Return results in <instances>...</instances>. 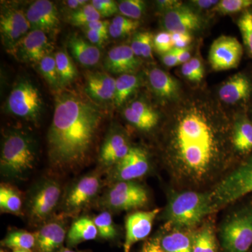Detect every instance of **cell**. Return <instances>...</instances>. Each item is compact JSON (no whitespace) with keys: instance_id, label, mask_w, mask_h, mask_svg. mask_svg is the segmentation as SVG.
Returning <instances> with one entry per match:
<instances>
[{"instance_id":"cell-2","label":"cell","mask_w":252,"mask_h":252,"mask_svg":"<svg viewBox=\"0 0 252 252\" xmlns=\"http://www.w3.org/2000/svg\"><path fill=\"white\" fill-rule=\"evenodd\" d=\"M177 144L181 158L195 173L206 171L211 161L213 137L207 123L195 114L183 118L177 129Z\"/></svg>"},{"instance_id":"cell-39","label":"cell","mask_w":252,"mask_h":252,"mask_svg":"<svg viewBox=\"0 0 252 252\" xmlns=\"http://www.w3.org/2000/svg\"><path fill=\"white\" fill-rule=\"evenodd\" d=\"M94 221L98 235L104 239H113L117 235V229L113 223L112 215L108 212H103L94 219Z\"/></svg>"},{"instance_id":"cell-13","label":"cell","mask_w":252,"mask_h":252,"mask_svg":"<svg viewBox=\"0 0 252 252\" xmlns=\"http://www.w3.org/2000/svg\"><path fill=\"white\" fill-rule=\"evenodd\" d=\"M100 179L96 174L84 176L68 190L63 207L67 213H76L92 201L100 189Z\"/></svg>"},{"instance_id":"cell-34","label":"cell","mask_w":252,"mask_h":252,"mask_svg":"<svg viewBox=\"0 0 252 252\" xmlns=\"http://www.w3.org/2000/svg\"><path fill=\"white\" fill-rule=\"evenodd\" d=\"M154 35L149 32H138L132 38L131 49L137 57L144 59L152 58L154 47Z\"/></svg>"},{"instance_id":"cell-58","label":"cell","mask_w":252,"mask_h":252,"mask_svg":"<svg viewBox=\"0 0 252 252\" xmlns=\"http://www.w3.org/2000/svg\"><path fill=\"white\" fill-rule=\"evenodd\" d=\"M1 252H4V251H3L2 250H1Z\"/></svg>"},{"instance_id":"cell-19","label":"cell","mask_w":252,"mask_h":252,"mask_svg":"<svg viewBox=\"0 0 252 252\" xmlns=\"http://www.w3.org/2000/svg\"><path fill=\"white\" fill-rule=\"evenodd\" d=\"M115 89V79L106 73H90L86 75V93L94 100H114Z\"/></svg>"},{"instance_id":"cell-4","label":"cell","mask_w":252,"mask_h":252,"mask_svg":"<svg viewBox=\"0 0 252 252\" xmlns=\"http://www.w3.org/2000/svg\"><path fill=\"white\" fill-rule=\"evenodd\" d=\"M214 211L210 194L187 191L176 195L169 204L167 219L172 225L192 227Z\"/></svg>"},{"instance_id":"cell-44","label":"cell","mask_w":252,"mask_h":252,"mask_svg":"<svg viewBox=\"0 0 252 252\" xmlns=\"http://www.w3.org/2000/svg\"><path fill=\"white\" fill-rule=\"evenodd\" d=\"M174 48L183 49L188 48L193 38L189 33H171Z\"/></svg>"},{"instance_id":"cell-21","label":"cell","mask_w":252,"mask_h":252,"mask_svg":"<svg viewBox=\"0 0 252 252\" xmlns=\"http://www.w3.org/2000/svg\"><path fill=\"white\" fill-rule=\"evenodd\" d=\"M251 81L243 74H237L225 81L219 91L220 99L227 104H235L250 97Z\"/></svg>"},{"instance_id":"cell-26","label":"cell","mask_w":252,"mask_h":252,"mask_svg":"<svg viewBox=\"0 0 252 252\" xmlns=\"http://www.w3.org/2000/svg\"><path fill=\"white\" fill-rule=\"evenodd\" d=\"M98 235L94 220L89 217H81L72 223L68 232L67 242L70 245L94 240Z\"/></svg>"},{"instance_id":"cell-49","label":"cell","mask_w":252,"mask_h":252,"mask_svg":"<svg viewBox=\"0 0 252 252\" xmlns=\"http://www.w3.org/2000/svg\"><path fill=\"white\" fill-rule=\"evenodd\" d=\"M189 63L193 72L198 78L199 82H200L204 77V68L201 61L198 58H193L189 61Z\"/></svg>"},{"instance_id":"cell-47","label":"cell","mask_w":252,"mask_h":252,"mask_svg":"<svg viewBox=\"0 0 252 252\" xmlns=\"http://www.w3.org/2000/svg\"><path fill=\"white\" fill-rule=\"evenodd\" d=\"M109 26H110V23L109 21L99 20V21H94V22L86 25V26H84V29L94 30V31L99 32L105 35L109 36Z\"/></svg>"},{"instance_id":"cell-48","label":"cell","mask_w":252,"mask_h":252,"mask_svg":"<svg viewBox=\"0 0 252 252\" xmlns=\"http://www.w3.org/2000/svg\"><path fill=\"white\" fill-rule=\"evenodd\" d=\"M141 252H165L160 245V240L153 239L146 242Z\"/></svg>"},{"instance_id":"cell-18","label":"cell","mask_w":252,"mask_h":252,"mask_svg":"<svg viewBox=\"0 0 252 252\" xmlns=\"http://www.w3.org/2000/svg\"><path fill=\"white\" fill-rule=\"evenodd\" d=\"M140 65V61L130 46H115L109 51L104 61V66L114 74H132Z\"/></svg>"},{"instance_id":"cell-45","label":"cell","mask_w":252,"mask_h":252,"mask_svg":"<svg viewBox=\"0 0 252 252\" xmlns=\"http://www.w3.org/2000/svg\"><path fill=\"white\" fill-rule=\"evenodd\" d=\"M86 36L91 44L97 46H102L108 39V36L94 30L84 29Z\"/></svg>"},{"instance_id":"cell-15","label":"cell","mask_w":252,"mask_h":252,"mask_svg":"<svg viewBox=\"0 0 252 252\" xmlns=\"http://www.w3.org/2000/svg\"><path fill=\"white\" fill-rule=\"evenodd\" d=\"M147 154L139 147H130L128 153L116 164L113 178L118 182H128L140 178L149 170Z\"/></svg>"},{"instance_id":"cell-53","label":"cell","mask_w":252,"mask_h":252,"mask_svg":"<svg viewBox=\"0 0 252 252\" xmlns=\"http://www.w3.org/2000/svg\"><path fill=\"white\" fill-rule=\"evenodd\" d=\"M219 1L216 0H195V1H192L193 4L196 5L198 8H201V9H208V8L212 7L218 4Z\"/></svg>"},{"instance_id":"cell-30","label":"cell","mask_w":252,"mask_h":252,"mask_svg":"<svg viewBox=\"0 0 252 252\" xmlns=\"http://www.w3.org/2000/svg\"><path fill=\"white\" fill-rule=\"evenodd\" d=\"M56 68L61 87L69 85L77 77V71L72 60L64 51L55 54Z\"/></svg>"},{"instance_id":"cell-3","label":"cell","mask_w":252,"mask_h":252,"mask_svg":"<svg viewBox=\"0 0 252 252\" xmlns=\"http://www.w3.org/2000/svg\"><path fill=\"white\" fill-rule=\"evenodd\" d=\"M35 144L27 134L12 131L4 139L0 166L4 176L20 178L31 171L36 160Z\"/></svg>"},{"instance_id":"cell-55","label":"cell","mask_w":252,"mask_h":252,"mask_svg":"<svg viewBox=\"0 0 252 252\" xmlns=\"http://www.w3.org/2000/svg\"><path fill=\"white\" fill-rule=\"evenodd\" d=\"M60 252H78L75 251H73V250H69V249H63V250H61Z\"/></svg>"},{"instance_id":"cell-27","label":"cell","mask_w":252,"mask_h":252,"mask_svg":"<svg viewBox=\"0 0 252 252\" xmlns=\"http://www.w3.org/2000/svg\"><path fill=\"white\" fill-rule=\"evenodd\" d=\"M140 78L132 74H122L116 79L114 104L122 106L140 86Z\"/></svg>"},{"instance_id":"cell-11","label":"cell","mask_w":252,"mask_h":252,"mask_svg":"<svg viewBox=\"0 0 252 252\" xmlns=\"http://www.w3.org/2000/svg\"><path fill=\"white\" fill-rule=\"evenodd\" d=\"M31 29V25L22 10L14 6L1 7L0 14L1 41L10 53Z\"/></svg>"},{"instance_id":"cell-5","label":"cell","mask_w":252,"mask_h":252,"mask_svg":"<svg viewBox=\"0 0 252 252\" xmlns=\"http://www.w3.org/2000/svg\"><path fill=\"white\" fill-rule=\"evenodd\" d=\"M252 193V155L217 185L210 194L214 211Z\"/></svg>"},{"instance_id":"cell-23","label":"cell","mask_w":252,"mask_h":252,"mask_svg":"<svg viewBox=\"0 0 252 252\" xmlns=\"http://www.w3.org/2000/svg\"><path fill=\"white\" fill-rule=\"evenodd\" d=\"M130 149L125 136L113 132L104 140L101 148L99 160L104 165H116L127 155Z\"/></svg>"},{"instance_id":"cell-41","label":"cell","mask_w":252,"mask_h":252,"mask_svg":"<svg viewBox=\"0 0 252 252\" xmlns=\"http://www.w3.org/2000/svg\"><path fill=\"white\" fill-rule=\"evenodd\" d=\"M238 26L244 44L252 56V11H245L239 18Z\"/></svg>"},{"instance_id":"cell-29","label":"cell","mask_w":252,"mask_h":252,"mask_svg":"<svg viewBox=\"0 0 252 252\" xmlns=\"http://www.w3.org/2000/svg\"><path fill=\"white\" fill-rule=\"evenodd\" d=\"M233 145L238 152L248 154L252 151V124L247 119L237 123L233 136Z\"/></svg>"},{"instance_id":"cell-22","label":"cell","mask_w":252,"mask_h":252,"mask_svg":"<svg viewBox=\"0 0 252 252\" xmlns=\"http://www.w3.org/2000/svg\"><path fill=\"white\" fill-rule=\"evenodd\" d=\"M65 235V228L62 223H46L35 235V245L39 252H55L62 246Z\"/></svg>"},{"instance_id":"cell-9","label":"cell","mask_w":252,"mask_h":252,"mask_svg":"<svg viewBox=\"0 0 252 252\" xmlns=\"http://www.w3.org/2000/svg\"><path fill=\"white\" fill-rule=\"evenodd\" d=\"M61 195V187L54 180L41 182L32 192L28 202V211L32 220L41 221L52 213Z\"/></svg>"},{"instance_id":"cell-12","label":"cell","mask_w":252,"mask_h":252,"mask_svg":"<svg viewBox=\"0 0 252 252\" xmlns=\"http://www.w3.org/2000/svg\"><path fill=\"white\" fill-rule=\"evenodd\" d=\"M52 49V44L46 33L38 30H31L11 53L23 62L39 63L50 55Z\"/></svg>"},{"instance_id":"cell-31","label":"cell","mask_w":252,"mask_h":252,"mask_svg":"<svg viewBox=\"0 0 252 252\" xmlns=\"http://www.w3.org/2000/svg\"><path fill=\"white\" fill-rule=\"evenodd\" d=\"M192 252H218L216 238L211 225H204L194 235Z\"/></svg>"},{"instance_id":"cell-56","label":"cell","mask_w":252,"mask_h":252,"mask_svg":"<svg viewBox=\"0 0 252 252\" xmlns=\"http://www.w3.org/2000/svg\"><path fill=\"white\" fill-rule=\"evenodd\" d=\"M14 252H31L30 250H14Z\"/></svg>"},{"instance_id":"cell-43","label":"cell","mask_w":252,"mask_h":252,"mask_svg":"<svg viewBox=\"0 0 252 252\" xmlns=\"http://www.w3.org/2000/svg\"><path fill=\"white\" fill-rule=\"evenodd\" d=\"M91 2L102 17H109L119 11L118 3L113 0H94Z\"/></svg>"},{"instance_id":"cell-57","label":"cell","mask_w":252,"mask_h":252,"mask_svg":"<svg viewBox=\"0 0 252 252\" xmlns=\"http://www.w3.org/2000/svg\"><path fill=\"white\" fill-rule=\"evenodd\" d=\"M250 252H252V248L251 249V250H250Z\"/></svg>"},{"instance_id":"cell-16","label":"cell","mask_w":252,"mask_h":252,"mask_svg":"<svg viewBox=\"0 0 252 252\" xmlns=\"http://www.w3.org/2000/svg\"><path fill=\"white\" fill-rule=\"evenodd\" d=\"M160 210L137 212L131 214L126 220V238L124 252H130L132 247L147 238L150 234L152 225Z\"/></svg>"},{"instance_id":"cell-50","label":"cell","mask_w":252,"mask_h":252,"mask_svg":"<svg viewBox=\"0 0 252 252\" xmlns=\"http://www.w3.org/2000/svg\"><path fill=\"white\" fill-rule=\"evenodd\" d=\"M158 9L160 11H167L175 9L182 5V2L177 0H160L157 1Z\"/></svg>"},{"instance_id":"cell-46","label":"cell","mask_w":252,"mask_h":252,"mask_svg":"<svg viewBox=\"0 0 252 252\" xmlns=\"http://www.w3.org/2000/svg\"><path fill=\"white\" fill-rule=\"evenodd\" d=\"M180 49L174 48L171 51L162 55V61L167 67H174L179 64L178 55Z\"/></svg>"},{"instance_id":"cell-28","label":"cell","mask_w":252,"mask_h":252,"mask_svg":"<svg viewBox=\"0 0 252 252\" xmlns=\"http://www.w3.org/2000/svg\"><path fill=\"white\" fill-rule=\"evenodd\" d=\"M193 237L182 231H175L160 240L165 252H192Z\"/></svg>"},{"instance_id":"cell-8","label":"cell","mask_w":252,"mask_h":252,"mask_svg":"<svg viewBox=\"0 0 252 252\" xmlns=\"http://www.w3.org/2000/svg\"><path fill=\"white\" fill-rule=\"evenodd\" d=\"M148 202L147 190L135 182H118L103 199V206L114 210H127L143 207Z\"/></svg>"},{"instance_id":"cell-24","label":"cell","mask_w":252,"mask_h":252,"mask_svg":"<svg viewBox=\"0 0 252 252\" xmlns=\"http://www.w3.org/2000/svg\"><path fill=\"white\" fill-rule=\"evenodd\" d=\"M67 45L74 59L81 65L93 67L97 64L100 59L101 54L98 47L87 42L77 34H73L69 37Z\"/></svg>"},{"instance_id":"cell-32","label":"cell","mask_w":252,"mask_h":252,"mask_svg":"<svg viewBox=\"0 0 252 252\" xmlns=\"http://www.w3.org/2000/svg\"><path fill=\"white\" fill-rule=\"evenodd\" d=\"M1 244L14 250H30L35 245V235L25 230H16L6 235Z\"/></svg>"},{"instance_id":"cell-7","label":"cell","mask_w":252,"mask_h":252,"mask_svg":"<svg viewBox=\"0 0 252 252\" xmlns=\"http://www.w3.org/2000/svg\"><path fill=\"white\" fill-rule=\"evenodd\" d=\"M6 107L13 115L37 122L43 108L39 89L31 81L24 79L18 81L10 93Z\"/></svg>"},{"instance_id":"cell-33","label":"cell","mask_w":252,"mask_h":252,"mask_svg":"<svg viewBox=\"0 0 252 252\" xmlns=\"http://www.w3.org/2000/svg\"><path fill=\"white\" fill-rule=\"evenodd\" d=\"M22 207V200L16 190L9 186L0 187V208L2 212L19 214Z\"/></svg>"},{"instance_id":"cell-52","label":"cell","mask_w":252,"mask_h":252,"mask_svg":"<svg viewBox=\"0 0 252 252\" xmlns=\"http://www.w3.org/2000/svg\"><path fill=\"white\" fill-rule=\"evenodd\" d=\"M64 4L69 9H72V11H77L81 9L83 6L88 4V1L86 0H68L64 1Z\"/></svg>"},{"instance_id":"cell-17","label":"cell","mask_w":252,"mask_h":252,"mask_svg":"<svg viewBox=\"0 0 252 252\" xmlns=\"http://www.w3.org/2000/svg\"><path fill=\"white\" fill-rule=\"evenodd\" d=\"M163 26L170 33H189L198 31L202 18L187 6L181 5L164 15Z\"/></svg>"},{"instance_id":"cell-6","label":"cell","mask_w":252,"mask_h":252,"mask_svg":"<svg viewBox=\"0 0 252 252\" xmlns=\"http://www.w3.org/2000/svg\"><path fill=\"white\" fill-rule=\"evenodd\" d=\"M225 252H250L252 248V203L232 214L220 231Z\"/></svg>"},{"instance_id":"cell-35","label":"cell","mask_w":252,"mask_h":252,"mask_svg":"<svg viewBox=\"0 0 252 252\" xmlns=\"http://www.w3.org/2000/svg\"><path fill=\"white\" fill-rule=\"evenodd\" d=\"M140 26V22L123 16L113 18L109 26V34L114 39L124 37L136 31Z\"/></svg>"},{"instance_id":"cell-54","label":"cell","mask_w":252,"mask_h":252,"mask_svg":"<svg viewBox=\"0 0 252 252\" xmlns=\"http://www.w3.org/2000/svg\"><path fill=\"white\" fill-rule=\"evenodd\" d=\"M190 59V52L189 47L186 49H180L178 55L179 64H185L188 63Z\"/></svg>"},{"instance_id":"cell-20","label":"cell","mask_w":252,"mask_h":252,"mask_svg":"<svg viewBox=\"0 0 252 252\" xmlns=\"http://www.w3.org/2000/svg\"><path fill=\"white\" fill-rule=\"evenodd\" d=\"M126 120L140 130H152L158 122V114L150 106L140 100H136L124 111Z\"/></svg>"},{"instance_id":"cell-37","label":"cell","mask_w":252,"mask_h":252,"mask_svg":"<svg viewBox=\"0 0 252 252\" xmlns=\"http://www.w3.org/2000/svg\"><path fill=\"white\" fill-rule=\"evenodd\" d=\"M38 67L41 75L49 83L50 86L55 89L61 87L55 56L51 55L46 56L38 63Z\"/></svg>"},{"instance_id":"cell-14","label":"cell","mask_w":252,"mask_h":252,"mask_svg":"<svg viewBox=\"0 0 252 252\" xmlns=\"http://www.w3.org/2000/svg\"><path fill=\"white\" fill-rule=\"evenodd\" d=\"M26 17L31 30L54 33L59 30L60 18L57 7L49 0H37L30 5Z\"/></svg>"},{"instance_id":"cell-40","label":"cell","mask_w":252,"mask_h":252,"mask_svg":"<svg viewBox=\"0 0 252 252\" xmlns=\"http://www.w3.org/2000/svg\"><path fill=\"white\" fill-rule=\"evenodd\" d=\"M251 6L252 0H222L213 8V11L222 14H234Z\"/></svg>"},{"instance_id":"cell-10","label":"cell","mask_w":252,"mask_h":252,"mask_svg":"<svg viewBox=\"0 0 252 252\" xmlns=\"http://www.w3.org/2000/svg\"><path fill=\"white\" fill-rule=\"evenodd\" d=\"M243 54V46L236 38L222 35L212 43L209 62L215 70H228L238 67Z\"/></svg>"},{"instance_id":"cell-36","label":"cell","mask_w":252,"mask_h":252,"mask_svg":"<svg viewBox=\"0 0 252 252\" xmlns=\"http://www.w3.org/2000/svg\"><path fill=\"white\" fill-rule=\"evenodd\" d=\"M102 16L92 4H87L77 11H72L68 16L69 22L74 26L84 28L94 21H99Z\"/></svg>"},{"instance_id":"cell-1","label":"cell","mask_w":252,"mask_h":252,"mask_svg":"<svg viewBox=\"0 0 252 252\" xmlns=\"http://www.w3.org/2000/svg\"><path fill=\"white\" fill-rule=\"evenodd\" d=\"M102 119L98 106L75 91H61L48 133L51 163L69 168L85 161L94 146Z\"/></svg>"},{"instance_id":"cell-51","label":"cell","mask_w":252,"mask_h":252,"mask_svg":"<svg viewBox=\"0 0 252 252\" xmlns=\"http://www.w3.org/2000/svg\"><path fill=\"white\" fill-rule=\"evenodd\" d=\"M182 73L184 77L187 78L188 80L192 82H199L198 78L193 72V69L190 67L189 63H185L182 67Z\"/></svg>"},{"instance_id":"cell-42","label":"cell","mask_w":252,"mask_h":252,"mask_svg":"<svg viewBox=\"0 0 252 252\" xmlns=\"http://www.w3.org/2000/svg\"><path fill=\"white\" fill-rule=\"evenodd\" d=\"M154 49L158 54H165L174 49L171 33L168 32H161L154 36Z\"/></svg>"},{"instance_id":"cell-38","label":"cell","mask_w":252,"mask_h":252,"mask_svg":"<svg viewBox=\"0 0 252 252\" xmlns=\"http://www.w3.org/2000/svg\"><path fill=\"white\" fill-rule=\"evenodd\" d=\"M119 11L130 19H140L146 11V2L142 0H124L118 3Z\"/></svg>"},{"instance_id":"cell-25","label":"cell","mask_w":252,"mask_h":252,"mask_svg":"<svg viewBox=\"0 0 252 252\" xmlns=\"http://www.w3.org/2000/svg\"><path fill=\"white\" fill-rule=\"evenodd\" d=\"M149 82L156 94L162 98H177L180 85L175 78L158 68H154L149 74Z\"/></svg>"}]
</instances>
